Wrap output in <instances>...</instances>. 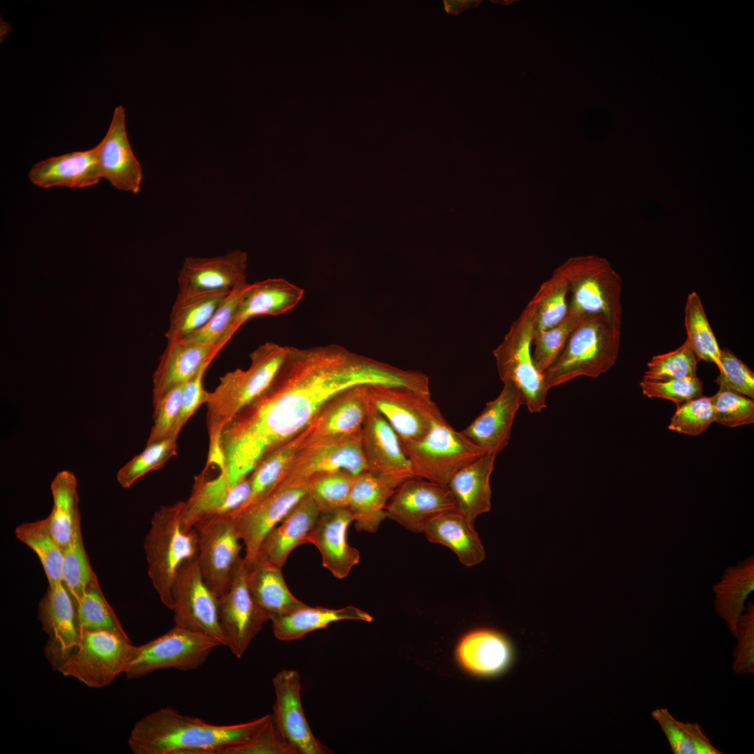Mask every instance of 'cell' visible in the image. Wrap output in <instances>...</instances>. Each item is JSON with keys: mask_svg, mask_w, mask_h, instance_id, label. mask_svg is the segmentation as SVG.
<instances>
[{"mask_svg": "<svg viewBox=\"0 0 754 754\" xmlns=\"http://www.w3.org/2000/svg\"><path fill=\"white\" fill-rule=\"evenodd\" d=\"M184 383L173 387L153 404L154 423L147 444L170 436L179 413Z\"/></svg>", "mask_w": 754, "mask_h": 754, "instance_id": "cell-58", "label": "cell"}, {"mask_svg": "<svg viewBox=\"0 0 754 754\" xmlns=\"http://www.w3.org/2000/svg\"><path fill=\"white\" fill-rule=\"evenodd\" d=\"M533 312L528 304L512 323L502 342L493 350L498 376L519 390L522 405L531 413L546 408L548 392L544 374L535 366L532 353Z\"/></svg>", "mask_w": 754, "mask_h": 754, "instance_id": "cell-7", "label": "cell"}, {"mask_svg": "<svg viewBox=\"0 0 754 754\" xmlns=\"http://www.w3.org/2000/svg\"><path fill=\"white\" fill-rule=\"evenodd\" d=\"M184 501L156 510L144 542L147 572L163 604L172 609V586L181 566L197 557L198 540L194 528L182 523Z\"/></svg>", "mask_w": 754, "mask_h": 754, "instance_id": "cell-4", "label": "cell"}, {"mask_svg": "<svg viewBox=\"0 0 754 754\" xmlns=\"http://www.w3.org/2000/svg\"><path fill=\"white\" fill-rule=\"evenodd\" d=\"M211 362L212 361L207 362L203 364L195 374L185 382L182 390L179 413L170 436L178 438L179 432L187 421L202 404H206L209 392L204 389L202 379Z\"/></svg>", "mask_w": 754, "mask_h": 754, "instance_id": "cell-59", "label": "cell"}, {"mask_svg": "<svg viewBox=\"0 0 754 754\" xmlns=\"http://www.w3.org/2000/svg\"><path fill=\"white\" fill-rule=\"evenodd\" d=\"M304 438L305 432L303 430L273 449L258 463L249 475L251 484L249 497L230 514L237 513L255 504L281 482Z\"/></svg>", "mask_w": 754, "mask_h": 754, "instance_id": "cell-39", "label": "cell"}, {"mask_svg": "<svg viewBox=\"0 0 754 754\" xmlns=\"http://www.w3.org/2000/svg\"><path fill=\"white\" fill-rule=\"evenodd\" d=\"M247 261V253L239 249L212 258L187 257L179 272L178 291H231L243 286Z\"/></svg>", "mask_w": 754, "mask_h": 754, "instance_id": "cell-22", "label": "cell"}, {"mask_svg": "<svg viewBox=\"0 0 754 754\" xmlns=\"http://www.w3.org/2000/svg\"><path fill=\"white\" fill-rule=\"evenodd\" d=\"M454 510L455 503L447 485L418 478L399 485L385 508L387 517L413 533L423 532L429 520Z\"/></svg>", "mask_w": 754, "mask_h": 754, "instance_id": "cell-19", "label": "cell"}, {"mask_svg": "<svg viewBox=\"0 0 754 754\" xmlns=\"http://www.w3.org/2000/svg\"><path fill=\"white\" fill-rule=\"evenodd\" d=\"M521 394L510 383H503L499 394L461 432L486 453L498 454L508 445Z\"/></svg>", "mask_w": 754, "mask_h": 754, "instance_id": "cell-24", "label": "cell"}, {"mask_svg": "<svg viewBox=\"0 0 754 754\" xmlns=\"http://www.w3.org/2000/svg\"><path fill=\"white\" fill-rule=\"evenodd\" d=\"M38 618L49 635L45 655L58 670L76 650L80 639L75 603L63 582L48 585L39 604Z\"/></svg>", "mask_w": 754, "mask_h": 754, "instance_id": "cell-20", "label": "cell"}, {"mask_svg": "<svg viewBox=\"0 0 754 754\" xmlns=\"http://www.w3.org/2000/svg\"><path fill=\"white\" fill-rule=\"evenodd\" d=\"M496 454L486 453L457 471L447 485L456 510L474 523L491 507L490 477Z\"/></svg>", "mask_w": 754, "mask_h": 754, "instance_id": "cell-32", "label": "cell"}, {"mask_svg": "<svg viewBox=\"0 0 754 754\" xmlns=\"http://www.w3.org/2000/svg\"><path fill=\"white\" fill-rule=\"evenodd\" d=\"M684 325L687 341L700 360L719 362L721 349L707 318L701 299L693 291L688 294L684 307Z\"/></svg>", "mask_w": 754, "mask_h": 754, "instance_id": "cell-44", "label": "cell"}, {"mask_svg": "<svg viewBox=\"0 0 754 754\" xmlns=\"http://www.w3.org/2000/svg\"><path fill=\"white\" fill-rule=\"evenodd\" d=\"M423 533L429 541L451 549L467 567L480 563L485 557L474 523L457 510L441 513L429 520L424 526Z\"/></svg>", "mask_w": 754, "mask_h": 754, "instance_id": "cell-33", "label": "cell"}, {"mask_svg": "<svg viewBox=\"0 0 754 754\" xmlns=\"http://www.w3.org/2000/svg\"><path fill=\"white\" fill-rule=\"evenodd\" d=\"M642 393L649 398H662L677 406L702 396L703 382L697 376L668 380H647L640 383Z\"/></svg>", "mask_w": 754, "mask_h": 754, "instance_id": "cell-56", "label": "cell"}, {"mask_svg": "<svg viewBox=\"0 0 754 754\" xmlns=\"http://www.w3.org/2000/svg\"><path fill=\"white\" fill-rule=\"evenodd\" d=\"M275 703L272 717L280 734L295 754H328L332 751L312 733L301 701L300 676L296 670H282L272 679Z\"/></svg>", "mask_w": 754, "mask_h": 754, "instance_id": "cell-18", "label": "cell"}, {"mask_svg": "<svg viewBox=\"0 0 754 754\" xmlns=\"http://www.w3.org/2000/svg\"><path fill=\"white\" fill-rule=\"evenodd\" d=\"M666 737L674 754H722L701 725L676 718L667 708H656L651 713Z\"/></svg>", "mask_w": 754, "mask_h": 754, "instance_id": "cell-41", "label": "cell"}, {"mask_svg": "<svg viewBox=\"0 0 754 754\" xmlns=\"http://www.w3.org/2000/svg\"><path fill=\"white\" fill-rule=\"evenodd\" d=\"M219 646L211 637L175 626L146 644L133 645L124 674L133 679L163 669L195 670Z\"/></svg>", "mask_w": 754, "mask_h": 754, "instance_id": "cell-9", "label": "cell"}, {"mask_svg": "<svg viewBox=\"0 0 754 754\" xmlns=\"http://www.w3.org/2000/svg\"><path fill=\"white\" fill-rule=\"evenodd\" d=\"M309 491V483L279 484L270 493L246 509L228 514L236 532L245 546L244 559L249 565L258 556L267 534Z\"/></svg>", "mask_w": 754, "mask_h": 754, "instance_id": "cell-16", "label": "cell"}, {"mask_svg": "<svg viewBox=\"0 0 754 754\" xmlns=\"http://www.w3.org/2000/svg\"><path fill=\"white\" fill-rule=\"evenodd\" d=\"M231 291H178L170 311L167 339L184 338L202 328Z\"/></svg>", "mask_w": 754, "mask_h": 754, "instance_id": "cell-38", "label": "cell"}, {"mask_svg": "<svg viewBox=\"0 0 754 754\" xmlns=\"http://www.w3.org/2000/svg\"><path fill=\"white\" fill-rule=\"evenodd\" d=\"M556 269L568 284L569 309L587 316H602L622 328V280L606 259L575 256Z\"/></svg>", "mask_w": 754, "mask_h": 754, "instance_id": "cell-6", "label": "cell"}, {"mask_svg": "<svg viewBox=\"0 0 754 754\" xmlns=\"http://www.w3.org/2000/svg\"><path fill=\"white\" fill-rule=\"evenodd\" d=\"M125 117L123 106H117L106 135L96 145L98 161L102 177L119 190L137 193L142 170L130 145Z\"/></svg>", "mask_w": 754, "mask_h": 754, "instance_id": "cell-23", "label": "cell"}, {"mask_svg": "<svg viewBox=\"0 0 754 754\" xmlns=\"http://www.w3.org/2000/svg\"><path fill=\"white\" fill-rule=\"evenodd\" d=\"M568 294L567 280L556 269L528 302L533 312L534 332L551 328L566 317L569 311Z\"/></svg>", "mask_w": 754, "mask_h": 754, "instance_id": "cell-42", "label": "cell"}, {"mask_svg": "<svg viewBox=\"0 0 754 754\" xmlns=\"http://www.w3.org/2000/svg\"><path fill=\"white\" fill-rule=\"evenodd\" d=\"M732 670L737 674L754 673V605L748 601L737 626Z\"/></svg>", "mask_w": 754, "mask_h": 754, "instance_id": "cell-57", "label": "cell"}, {"mask_svg": "<svg viewBox=\"0 0 754 754\" xmlns=\"http://www.w3.org/2000/svg\"><path fill=\"white\" fill-rule=\"evenodd\" d=\"M405 370L330 344L288 346L276 376L223 427L219 447L230 485L249 476L270 451L296 436L337 394L369 385L402 386Z\"/></svg>", "mask_w": 754, "mask_h": 754, "instance_id": "cell-1", "label": "cell"}, {"mask_svg": "<svg viewBox=\"0 0 754 754\" xmlns=\"http://www.w3.org/2000/svg\"><path fill=\"white\" fill-rule=\"evenodd\" d=\"M96 577L84 547L79 517L72 538L64 549L62 582L76 603Z\"/></svg>", "mask_w": 754, "mask_h": 754, "instance_id": "cell-45", "label": "cell"}, {"mask_svg": "<svg viewBox=\"0 0 754 754\" xmlns=\"http://www.w3.org/2000/svg\"><path fill=\"white\" fill-rule=\"evenodd\" d=\"M77 487L75 475L67 470L59 472L50 485L53 506L45 519L53 538L63 550L70 542L75 524L80 517Z\"/></svg>", "mask_w": 754, "mask_h": 754, "instance_id": "cell-40", "label": "cell"}, {"mask_svg": "<svg viewBox=\"0 0 754 754\" xmlns=\"http://www.w3.org/2000/svg\"><path fill=\"white\" fill-rule=\"evenodd\" d=\"M219 602V597L202 577L197 558L185 562L172 586L175 626L207 635L226 646Z\"/></svg>", "mask_w": 754, "mask_h": 754, "instance_id": "cell-12", "label": "cell"}, {"mask_svg": "<svg viewBox=\"0 0 754 754\" xmlns=\"http://www.w3.org/2000/svg\"><path fill=\"white\" fill-rule=\"evenodd\" d=\"M698 361L686 339L677 349L654 355L647 363L643 380L662 381L697 376Z\"/></svg>", "mask_w": 754, "mask_h": 754, "instance_id": "cell-50", "label": "cell"}, {"mask_svg": "<svg viewBox=\"0 0 754 754\" xmlns=\"http://www.w3.org/2000/svg\"><path fill=\"white\" fill-rule=\"evenodd\" d=\"M351 522L353 517L348 508L320 512L308 538L309 543L319 550L323 566L338 579L347 577L360 562L359 551L348 542Z\"/></svg>", "mask_w": 754, "mask_h": 754, "instance_id": "cell-25", "label": "cell"}, {"mask_svg": "<svg viewBox=\"0 0 754 754\" xmlns=\"http://www.w3.org/2000/svg\"><path fill=\"white\" fill-rule=\"evenodd\" d=\"M249 565L244 558L237 563L228 590L219 597L220 625L226 646L241 658L252 640L269 621L254 601L248 583Z\"/></svg>", "mask_w": 754, "mask_h": 754, "instance_id": "cell-15", "label": "cell"}, {"mask_svg": "<svg viewBox=\"0 0 754 754\" xmlns=\"http://www.w3.org/2000/svg\"><path fill=\"white\" fill-rule=\"evenodd\" d=\"M75 607L80 633L95 630L125 632L102 593L97 577L88 585Z\"/></svg>", "mask_w": 754, "mask_h": 754, "instance_id": "cell-47", "label": "cell"}, {"mask_svg": "<svg viewBox=\"0 0 754 754\" xmlns=\"http://www.w3.org/2000/svg\"><path fill=\"white\" fill-rule=\"evenodd\" d=\"M369 404L387 420L400 441L424 437L443 415L430 393L385 385H366Z\"/></svg>", "mask_w": 754, "mask_h": 754, "instance_id": "cell-13", "label": "cell"}, {"mask_svg": "<svg viewBox=\"0 0 754 754\" xmlns=\"http://www.w3.org/2000/svg\"><path fill=\"white\" fill-rule=\"evenodd\" d=\"M320 512L318 507L307 494L267 534L258 556L282 568L294 549L309 543V535Z\"/></svg>", "mask_w": 754, "mask_h": 754, "instance_id": "cell-31", "label": "cell"}, {"mask_svg": "<svg viewBox=\"0 0 754 754\" xmlns=\"http://www.w3.org/2000/svg\"><path fill=\"white\" fill-rule=\"evenodd\" d=\"M15 533L38 556L48 584L62 582L64 550L53 538L46 519L24 523L16 527Z\"/></svg>", "mask_w": 754, "mask_h": 754, "instance_id": "cell-43", "label": "cell"}, {"mask_svg": "<svg viewBox=\"0 0 754 754\" xmlns=\"http://www.w3.org/2000/svg\"><path fill=\"white\" fill-rule=\"evenodd\" d=\"M754 590V557L728 567L720 582L713 586L714 608L735 636L737 623L746 608V600Z\"/></svg>", "mask_w": 754, "mask_h": 754, "instance_id": "cell-37", "label": "cell"}, {"mask_svg": "<svg viewBox=\"0 0 754 754\" xmlns=\"http://www.w3.org/2000/svg\"><path fill=\"white\" fill-rule=\"evenodd\" d=\"M443 3L445 10L447 13L457 15V13L465 9L476 6L479 1L474 0H448L444 1Z\"/></svg>", "mask_w": 754, "mask_h": 754, "instance_id": "cell-60", "label": "cell"}, {"mask_svg": "<svg viewBox=\"0 0 754 754\" xmlns=\"http://www.w3.org/2000/svg\"><path fill=\"white\" fill-rule=\"evenodd\" d=\"M711 397L714 422L729 427L754 422L753 399L739 393L721 390Z\"/></svg>", "mask_w": 754, "mask_h": 754, "instance_id": "cell-53", "label": "cell"}, {"mask_svg": "<svg viewBox=\"0 0 754 754\" xmlns=\"http://www.w3.org/2000/svg\"><path fill=\"white\" fill-rule=\"evenodd\" d=\"M355 475L338 471L318 475L309 482V496L320 512L348 508Z\"/></svg>", "mask_w": 754, "mask_h": 754, "instance_id": "cell-49", "label": "cell"}, {"mask_svg": "<svg viewBox=\"0 0 754 754\" xmlns=\"http://www.w3.org/2000/svg\"><path fill=\"white\" fill-rule=\"evenodd\" d=\"M251 491L249 475L231 486L224 473L209 479L203 470L195 477L192 493L184 501V528H192L201 520L234 512L246 501Z\"/></svg>", "mask_w": 754, "mask_h": 754, "instance_id": "cell-21", "label": "cell"}, {"mask_svg": "<svg viewBox=\"0 0 754 754\" xmlns=\"http://www.w3.org/2000/svg\"><path fill=\"white\" fill-rule=\"evenodd\" d=\"M132 646L125 632L84 630L77 648L58 671L90 688H103L124 673Z\"/></svg>", "mask_w": 754, "mask_h": 754, "instance_id": "cell-10", "label": "cell"}, {"mask_svg": "<svg viewBox=\"0 0 754 754\" xmlns=\"http://www.w3.org/2000/svg\"><path fill=\"white\" fill-rule=\"evenodd\" d=\"M621 329L602 316L584 318L545 371L547 390L577 377L596 378L607 372L618 359Z\"/></svg>", "mask_w": 754, "mask_h": 754, "instance_id": "cell-5", "label": "cell"}, {"mask_svg": "<svg viewBox=\"0 0 754 754\" xmlns=\"http://www.w3.org/2000/svg\"><path fill=\"white\" fill-rule=\"evenodd\" d=\"M395 488L366 471L355 476L348 509L358 531L375 533L387 517L385 508Z\"/></svg>", "mask_w": 754, "mask_h": 754, "instance_id": "cell-36", "label": "cell"}, {"mask_svg": "<svg viewBox=\"0 0 754 754\" xmlns=\"http://www.w3.org/2000/svg\"><path fill=\"white\" fill-rule=\"evenodd\" d=\"M167 346L160 357L153 376V404L173 387L184 383L220 351L183 338L167 339Z\"/></svg>", "mask_w": 754, "mask_h": 754, "instance_id": "cell-29", "label": "cell"}, {"mask_svg": "<svg viewBox=\"0 0 754 754\" xmlns=\"http://www.w3.org/2000/svg\"><path fill=\"white\" fill-rule=\"evenodd\" d=\"M344 620L371 622L373 617L354 606L331 609L307 605L289 614L269 617L274 636L285 642L300 640L311 632Z\"/></svg>", "mask_w": 754, "mask_h": 754, "instance_id": "cell-35", "label": "cell"}, {"mask_svg": "<svg viewBox=\"0 0 754 754\" xmlns=\"http://www.w3.org/2000/svg\"><path fill=\"white\" fill-rule=\"evenodd\" d=\"M338 471H346L355 475L367 471L361 431L347 435L304 438L279 484L308 483L318 475Z\"/></svg>", "mask_w": 754, "mask_h": 754, "instance_id": "cell-11", "label": "cell"}, {"mask_svg": "<svg viewBox=\"0 0 754 754\" xmlns=\"http://www.w3.org/2000/svg\"><path fill=\"white\" fill-rule=\"evenodd\" d=\"M269 716L242 723L214 725L167 707L138 720L128 744L135 754H219L226 747L246 741Z\"/></svg>", "mask_w": 754, "mask_h": 754, "instance_id": "cell-2", "label": "cell"}, {"mask_svg": "<svg viewBox=\"0 0 754 754\" xmlns=\"http://www.w3.org/2000/svg\"><path fill=\"white\" fill-rule=\"evenodd\" d=\"M219 754H295L276 728L272 714L246 741L226 747Z\"/></svg>", "mask_w": 754, "mask_h": 754, "instance_id": "cell-54", "label": "cell"}, {"mask_svg": "<svg viewBox=\"0 0 754 754\" xmlns=\"http://www.w3.org/2000/svg\"><path fill=\"white\" fill-rule=\"evenodd\" d=\"M714 422L711 397L701 396L677 406L668 429L690 436L704 432Z\"/></svg>", "mask_w": 754, "mask_h": 754, "instance_id": "cell-52", "label": "cell"}, {"mask_svg": "<svg viewBox=\"0 0 754 754\" xmlns=\"http://www.w3.org/2000/svg\"><path fill=\"white\" fill-rule=\"evenodd\" d=\"M400 441L415 477L443 485L463 467L486 454L443 417L422 438Z\"/></svg>", "mask_w": 754, "mask_h": 754, "instance_id": "cell-8", "label": "cell"}, {"mask_svg": "<svg viewBox=\"0 0 754 754\" xmlns=\"http://www.w3.org/2000/svg\"><path fill=\"white\" fill-rule=\"evenodd\" d=\"M368 407L366 385L337 394L322 406L304 429L305 440L360 432Z\"/></svg>", "mask_w": 754, "mask_h": 754, "instance_id": "cell-28", "label": "cell"}, {"mask_svg": "<svg viewBox=\"0 0 754 754\" xmlns=\"http://www.w3.org/2000/svg\"><path fill=\"white\" fill-rule=\"evenodd\" d=\"M177 454V438L172 436L146 444L145 449L117 472V480L125 489L147 473L161 469Z\"/></svg>", "mask_w": 754, "mask_h": 754, "instance_id": "cell-48", "label": "cell"}, {"mask_svg": "<svg viewBox=\"0 0 754 754\" xmlns=\"http://www.w3.org/2000/svg\"><path fill=\"white\" fill-rule=\"evenodd\" d=\"M101 177L97 146L40 161L29 172L31 182L43 188H81L98 184Z\"/></svg>", "mask_w": 754, "mask_h": 754, "instance_id": "cell-30", "label": "cell"}, {"mask_svg": "<svg viewBox=\"0 0 754 754\" xmlns=\"http://www.w3.org/2000/svg\"><path fill=\"white\" fill-rule=\"evenodd\" d=\"M288 346L273 342L260 345L250 354L247 369H236L221 376L216 388L209 392L206 423L209 454L219 452L221 432L227 422L270 385L282 365Z\"/></svg>", "mask_w": 754, "mask_h": 754, "instance_id": "cell-3", "label": "cell"}, {"mask_svg": "<svg viewBox=\"0 0 754 754\" xmlns=\"http://www.w3.org/2000/svg\"><path fill=\"white\" fill-rule=\"evenodd\" d=\"M455 653L458 663L466 672L481 678L504 673L514 659V649L508 637L488 628L476 629L464 635Z\"/></svg>", "mask_w": 754, "mask_h": 754, "instance_id": "cell-26", "label": "cell"}, {"mask_svg": "<svg viewBox=\"0 0 754 754\" xmlns=\"http://www.w3.org/2000/svg\"><path fill=\"white\" fill-rule=\"evenodd\" d=\"M569 309L566 317L558 325L535 331L533 339V358L536 367L545 373L556 360L575 328L586 318Z\"/></svg>", "mask_w": 754, "mask_h": 754, "instance_id": "cell-46", "label": "cell"}, {"mask_svg": "<svg viewBox=\"0 0 754 754\" xmlns=\"http://www.w3.org/2000/svg\"><path fill=\"white\" fill-rule=\"evenodd\" d=\"M361 442L368 472L387 481L395 489L415 478L399 438L369 402L361 429Z\"/></svg>", "mask_w": 754, "mask_h": 754, "instance_id": "cell-17", "label": "cell"}, {"mask_svg": "<svg viewBox=\"0 0 754 754\" xmlns=\"http://www.w3.org/2000/svg\"><path fill=\"white\" fill-rule=\"evenodd\" d=\"M304 295L303 288L282 278L249 283L239 302L226 343L251 318L285 314L294 309Z\"/></svg>", "mask_w": 754, "mask_h": 754, "instance_id": "cell-27", "label": "cell"}, {"mask_svg": "<svg viewBox=\"0 0 754 754\" xmlns=\"http://www.w3.org/2000/svg\"><path fill=\"white\" fill-rule=\"evenodd\" d=\"M281 568L260 556L249 565L247 583L250 592L269 619L272 615L287 614L306 605L289 590Z\"/></svg>", "mask_w": 754, "mask_h": 754, "instance_id": "cell-34", "label": "cell"}, {"mask_svg": "<svg viewBox=\"0 0 754 754\" xmlns=\"http://www.w3.org/2000/svg\"><path fill=\"white\" fill-rule=\"evenodd\" d=\"M719 376L716 382L719 390H729L753 399L754 373L730 350H721L717 365Z\"/></svg>", "mask_w": 754, "mask_h": 754, "instance_id": "cell-55", "label": "cell"}, {"mask_svg": "<svg viewBox=\"0 0 754 754\" xmlns=\"http://www.w3.org/2000/svg\"><path fill=\"white\" fill-rule=\"evenodd\" d=\"M249 284L247 283L243 286L232 290L225 297L205 326L183 339L214 346L221 350L226 344V335L234 320L240 299Z\"/></svg>", "mask_w": 754, "mask_h": 754, "instance_id": "cell-51", "label": "cell"}, {"mask_svg": "<svg viewBox=\"0 0 754 754\" xmlns=\"http://www.w3.org/2000/svg\"><path fill=\"white\" fill-rule=\"evenodd\" d=\"M197 561L202 577L219 596L228 589L242 549L232 518L228 515L205 519L195 524Z\"/></svg>", "mask_w": 754, "mask_h": 754, "instance_id": "cell-14", "label": "cell"}]
</instances>
